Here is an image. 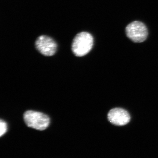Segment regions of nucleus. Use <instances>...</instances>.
Wrapping results in <instances>:
<instances>
[{
  "mask_svg": "<svg viewBox=\"0 0 158 158\" xmlns=\"http://www.w3.org/2000/svg\"><path fill=\"white\" fill-rule=\"evenodd\" d=\"M127 36L135 43L144 42L147 38L148 32L146 26L140 21L133 22L126 28Z\"/></svg>",
  "mask_w": 158,
  "mask_h": 158,
  "instance_id": "4",
  "label": "nucleus"
},
{
  "mask_svg": "<svg viewBox=\"0 0 158 158\" xmlns=\"http://www.w3.org/2000/svg\"><path fill=\"white\" fill-rule=\"evenodd\" d=\"M35 47L42 55L46 56H51L56 53L57 44L52 38L42 35L38 37L35 42Z\"/></svg>",
  "mask_w": 158,
  "mask_h": 158,
  "instance_id": "5",
  "label": "nucleus"
},
{
  "mask_svg": "<svg viewBox=\"0 0 158 158\" xmlns=\"http://www.w3.org/2000/svg\"><path fill=\"white\" fill-rule=\"evenodd\" d=\"M93 44V37L91 34L88 32H81L74 38L72 50L76 56H84L91 51Z\"/></svg>",
  "mask_w": 158,
  "mask_h": 158,
  "instance_id": "1",
  "label": "nucleus"
},
{
  "mask_svg": "<svg viewBox=\"0 0 158 158\" xmlns=\"http://www.w3.org/2000/svg\"><path fill=\"white\" fill-rule=\"evenodd\" d=\"M107 118L110 124L117 127H123L130 123L131 115L126 109L116 107L112 108L107 114Z\"/></svg>",
  "mask_w": 158,
  "mask_h": 158,
  "instance_id": "3",
  "label": "nucleus"
},
{
  "mask_svg": "<svg viewBox=\"0 0 158 158\" xmlns=\"http://www.w3.org/2000/svg\"><path fill=\"white\" fill-rule=\"evenodd\" d=\"M23 118L27 127L39 131L45 130L50 124L48 116L37 111H26L24 114Z\"/></svg>",
  "mask_w": 158,
  "mask_h": 158,
  "instance_id": "2",
  "label": "nucleus"
},
{
  "mask_svg": "<svg viewBox=\"0 0 158 158\" xmlns=\"http://www.w3.org/2000/svg\"><path fill=\"white\" fill-rule=\"evenodd\" d=\"M0 128H1V132H0V136L2 137L3 135H5L7 132L8 127L6 123L2 119H1L0 122Z\"/></svg>",
  "mask_w": 158,
  "mask_h": 158,
  "instance_id": "6",
  "label": "nucleus"
}]
</instances>
